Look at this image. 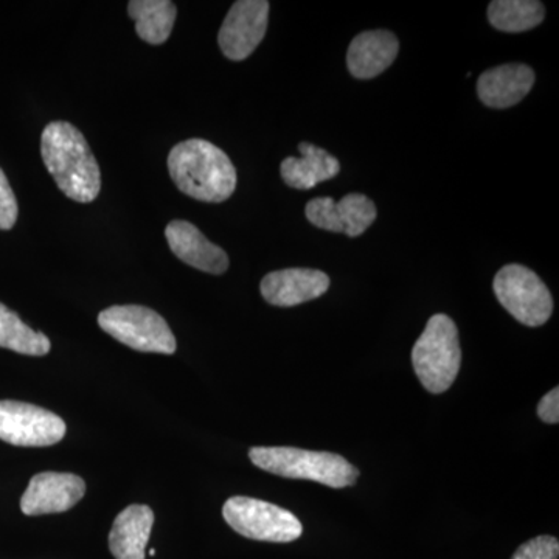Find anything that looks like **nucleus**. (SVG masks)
<instances>
[{"instance_id": "nucleus-1", "label": "nucleus", "mask_w": 559, "mask_h": 559, "mask_svg": "<svg viewBox=\"0 0 559 559\" xmlns=\"http://www.w3.org/2000/svg\"><path fill=\"white\" fill-rule=\"evenodd\" d=\"M40 156L69 200L81 204L97 200L102 190L100 167L79 128L68 121H51L40 138Z\"/></svg>"}, {"instance_id": "nucleus-2", "label": "nucleus", "mask_w": 559, "mask_h": 559, "mask_svg": "<svg viewBox=\"0 0 559 559\" xmlns=\"http://www.w3.org/2000/svg\"><path fill=\"white\" fill-rule=\"evenodd\" d=\"M168 171L183 194L202 202H224L237 189V170L226 153L207 140L190 139L170 151Z\"/></svg>"}, {"instance_id": "nucleus-3", "label": "nucleus", "mask_w": 559, "mask_h": 559, "mask_svg": "<svg viewBox=\"0 0 559 559\" xmlns=\"http://www.w3.org/2000/svg\"><path fill=\"white\" fill-rule=\"evenodd\" d=\"M257 468L286 479L312 480L331 488L352 487L359 471L342 455L285 447H257L249 451Z\"/></svg>"}, {"instance_id": "nucleus-4", "label": "nucleus", "mask_w": 559, "mask_h": 559, "mask_svg": "<svg viewBox=\"0 0 559 559\" xmlns=\"http://www.w3.org/2000/svg\"><path fill=\"white\" fill-rule=\"evenodd\" d=\"M412 364L419 381L430 393L447 392L454 384L462 366V348L454 320L447 314L429 319L412 349Z\"/></svg>"}, {"instance_id": "nucleus-5", "label": "nucleus", "mask_w": 559, "mask_h": 559, "mask_svg": "<svg viewBox=\"0 0 559 559\" xmlns=\"http://www.w3.org/2000/svg\"><path fill=\"white\" fill-rule=\"evenodd\" d=\"M98 325L114 340L138 352L173 355L178 347L168 323L151 308L139 305L110 307L98 316Z\"/></svg>"}, {"instance_id": "nucleus-6", "label": "nucleus", "mask_w": 559, "mask_h": 559, "mask_svg": "<svg viewBox=\"0 0 559 559\" xmlns=\"http://www.w3.org/2000/svg\"><path fill=\"white\" fill-rule=\"evenodd\" d=\"M223 516L235 532L264 543H293L304 527L290 511L264 500L235 496L224 503Z\"/></svg>"}, {"instance_id": "nucleus-7", "label": "nucleus", "mask_w": 559, "mask_h": 559, "mask_svg": "<svg viewBox=\"0 0 559 559\" xmlns=\"http://www.w3.org/2000/svg\"><path fill=\"white\" fill-rule=\"evenodd\" d=\"M492 288L500 305L524 325H544L554 312L549 288L536 272L521 264L503 266L496 275Z\"/></svg>"}, {"instance_id": "nucleus-8", "label": "nucleus", "mask_w": 559, "mask_h": 559, "mask_svg": "<svg viewBox=\"0 0 559 559\" xmlns=\"http://www.w3.org/2000/svg\"><path fill=\"white\" fill-rule=\"evenodd\" d=\"M64 419L53 412L21 401H0V440L13 447L44 448L60 443Z\"/></svg>"}, {"instance_id": "nucleus-9", "label": "nucleus", "mask_w": 559, "mask_h": 559, "mask_svg": "<svg viewBox=\"0 0 559 559\" xmlns=\"http://www.w3.org/2000/svg\"><path fill=\"white\" fill-rule=\"evenodd\" d=\"M270 9L266 0H238L231 5L218 35L224 57L242 61L255 51L266 35Z\"/></svg>"}, {"instance_id": "nucleus-10", "label": "nucleus", "mask_w": 559, "mask_h": 559, "mask_svg": "<svg viewBox=\"0 0 559 559\" xmlns=\"http://www.w3.org/2000/svg\"><path fill=\"white\" fill-rule=\"evenodd\" d=\"M84 492L86 484L75 474H36L22 496L21 510L27 516L64 513L83 499Z\"/></svg>"}, {"instance_id": "nucleus-11", "label": "nucleus", "mask_w": 559, "mask_h": 559, "mask_svg": "<svg viewBox=\"0 0 559 559\" xmlns=\"http://www.w3.org/2000/svg\"><path fill=\"white\" fill-rule=\"evenodd\" d=\"M330 277L318 270H282L261 280V296L274 307L289 308L319 299L330 289Z\"/></svg>"}, {"instance_id": "nucleus-12", "label": "nucleus", "mask_w": 559, "mask_h": 559, "mask_svg": "<svg viewBox=\"0 0 559 559\" xmlns=\"http://www.w3.org/2000/svg\"><path fill=\"white\" fill-rule=\"evenodd\" d=\"M165 237L171 252L194 270L213 275L224 274L229 270L227 253L219 246L209 241L189 221H171L165 229Z\"/></svg>"}, {"instance_id": "nucleus-13", "label": "nucleus", "mask_w": 559, "mask_h": 559, "mask_svg": "<svg viewBox=\"0 0 559 559\" xmlns=\"http://www.w3.org/2000/svg\"><path fill=\"white\" fill-rule=\"evenodd\" d=\"M535 72L525 64H503L488 69L477 81L480 102L489 108L506 109L527 97Z\"/></svg>"}, {"instance_id": "nucleus-14", "label": "nucleus", "mask_w": 559, "mask_h": 559, "mask_svg": "<svg viewBox=\"0 0 559 559\" xmlns=\"http://www.w3.org/2000/svg\"><path fill=\"white\" fill-rule=\"evenodd\" d=\"M400 51L399 38L388 31L362 32L348 47L349 73L358 80H371L392 66Z\"/></svg>"}, {"instance_id": "nucleus-15", "label": "nucleus", "mask_w": 559, "mask_h": 559, "mask_svg": "<svg viewBox=\"0 0 559 559\" xmlns=\"http://www.w3.org/2000/svg\"><path fill=\"white\" fill-rule=\"evenodd\" d=\"M301 157H286L280 165V173L286 186L296 190H311L320 182L336 178L341 164L329 151L308 142L299 145Z\"/></svg>"}, {"instance_id": "nucleus-16", "label": "nucleus", "mask_w": 559, "mask_h": 559, "mask_svg": "<svg viewBox=\"0 0 559 559\" xmlns=\"http://www.w3.org/2000/svg\"><path fill=\"white\" fill-rule=\"evenodd\" d=\"M153 524L154 513L150 507L131 506L121 511L109 533V549L114 558L145 559Z\"/></svg>"}, {"instance_id": "nucleus-17", "label": "nucleus", "mask_w": 559, "mask_h": 559, "mask_svg": "<svg viewBox=\"0 0 559 559\" xmlns=\"http://www.w3.org/2000/svg\"><path fill=\"white\" fill-rule=\"evenodd\" d=\"M128 14L135 22L140 39L160 46L170 38L178 9L170 0H131Z\"/></svg>"}, {"instance_id": "nucleus-18", "label": "nucleus", "mask_w": 559, "mask_h": 559, "mask_svg": "<svg viewBox=\"0 0 559 559\" xmlns=\"http://www.w3.org/2000/svg\"><path fill=\"white\" fill-rule=\"evenodd\" d=\"M546 11L536 0H495L488 7V21L500 32L522 33L538 27Z\"/></svg>"}, {"instance_id": "nucleus-19", "label": "nucleus", "mask_w": 559, "mask_h": 559, "mask_svg": "<svg viewBox=\"0 0 559 559\" xmlns=\"http://www.w3.org/2000/svg\"><path fill=\"white\" fill-rule=\"evenodd\" d=\"M0 347L27 356H44L50 352V340L25 325L16 312L0 304Z\"/></svg>"}, {"instance_id": "nucleus-20", "label": "nucleus", "mask_w": 559, "mask_h": 559, "mask_svg": "<svg viewBox=\"0 0 559 559\" xmlns=\"http://www.w3.org/2000/svg\"><path fill=\"white\" fill-rule=\"evenodd\" d=\"M342 230L348 237L355 238L369 229L377 219L378 212L374 202L366 194L349 193L336 202Z\"/></svg>"}, {"instance_id": "nucleus-21", "label": "nucleus", "mask_w": 559, "mask_h": 559, "mask_svg": "<svg viewBox=\"0 0 559 559\" xmlns=\"http://www.w3.org/2000/svg\"><path fill=\"white\" fill-rule=\"evenodd\" d=\"M307 218L312 226L322 230L334 231V234H344L342 230L340 216H337L336 201L333 198H316L308 202Z\"/></svg>"}, {"instance_id": "nucleus-22", "label": "nucleus", "mask_w": 559, "mask_h": 559, "mask_svg": "<svg viewBox=\"0 0 559 559\" xmlns=\"http://www.w3.org/2000/svg\"><path fill=\"white\" fill-rule=\"evenodd\" d=\"M559 543L554 536H538L522 544L511 559H558Z\"/></svg>"}, {"instance_id": "nucleus-23", "label": "nucleus", "mask_w": 559, "mask_h": 559, "mask_svg": "<svg viewBox=\"0 0 559 559\" xmlns=\"http://www.w3.org/2000/svg\"><path fill=\"white\" fill-rule=\"evenodd\" d=\"M17 213H20V209H17L16 197H14L5 173L0 168V230L13 229L17 221Z\"/></svg>"}, {"instance_id": "nucleus-24", "label": "nucleus", "mask_w": 559, "mask_h": 559, "mask_svg": "<svg viewBox=\"0 0 559 559\" xmlns=\"http://www.w3.org/2000/svg\"><path fill=\"white\" fill-rule=\"evenodd\" d=\"M539 418L549 425H557L559 421V389L555 388L539 401Z\"/></svg>"}, {"instance_id": "nucleus-25", "label": "nucleus", "mask_w": 559, "mask_h": 559, "mask_svg": "<svg viewBox=\"0 0 559 559\" xmlns=\"http://www.w3.org/2000/svg\"><path fill=\"white\" fill-rule=\"evenodd\" d=\"M150 555H151V557H154V555H156V550L151 549V550H150Z\"/></svg>"}]
</instances>
